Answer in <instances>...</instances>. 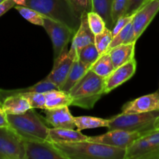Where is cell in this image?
<instances>
[{
  "label": "cell",
  "instance_id": "6da1fadb",
  "mask_svg": "<svg viewBox=\"0 0 159 159\" xmlns=\"http://www.w3.org/2000/svg\"><path fill=\"white\" fill-rule=\"evenodd\" d=\"M68 159H125L127 149L86 141L54 143Z\"/></svg>",
  "mask_w": 159,
  "mask_h": 159
},
{
  "label": "cell",
  "instance_id": "7a4b0ae2",
  "mask_svg": "<svg viewBox=\"0 0 159 159\" xmlns=\"http://www.w3.org/2000/svg\"><path fill=\"white\" fill-rule=\"evenodd\" d=\"M105 78L89 70L85 75L71 89L68 94L71 97V106L91 110L104 94Z\"/></svg>",
  "mask_w": 159,
  "mask_h": 159
},
{
  "label": "cell",
  "instance_id": "3957f363",
  "mask_svg": "<svg viewBox=\"0 0 159 159\" xmlns=\"http://www.w3.org/2000/svg\"><path fill=\"white\" fill-rule=\"evenodd\" d=\"M9 127L25 141H49V128L31 108L21 114H6Z\"/></svg>",
  "mask_w": 159,
  "mask_h": 159
},
{
  "label": "cell",
  "instance_id": "277c9868",
  "mask_svg": "<svg viewBox=\"0 0 159 159\" xmlns=\"http://www.w3.org/2000/svg\"><path fill=\"white\" fill-rule=\"evenodd\" d=\"M26 6L35 9L43 16L66 25L75 33L80 26L81 17L66 0H26Z\"/></svg>",
  "mask_w": 159,
  "mask_h": 159
},
{
  "label": "cell",
  "instance_id": "5b68a950",
  "mask_svg": "<svg viewBox=\"0 0 159 159\" xmlns=\"http://www.w3.org/2000/svg\"><path fill=\"white\" fill-rule=\"evenodd\" d=\"M159 116V110L139 113H121L110 119L108 130H124L144 134L155 128V123Z\"/></svg>",
  "mask_w": 159,
  "mask_h": 159
},
{
  "label": "cell",
  "instance_id": "8992f818",
  "mask_svg": "<svg viewBox=\"0 0 159 159\" xmlns=\"http://www.w3.org/2000/svg\"><path fill=\"white\" fill-rule=\"evenodd\" d=\"M24 158V140L10 127H0V159Z\"/></svg>",
  "mask_w": 159,
  "mask_h": 159
},
{
  "label": "cell",
  "instance_id": "52a82bcc",
  "mask_svg": "<svg viewBox=\"0 0 159 159\" xmlns=\"http://www.w3.org/2000/svg\"><path fill=\"white\" fill-rule=\"evenodd\" d=\"M43 28L51 37L54 49V57L57 58L64 49L72 40L75 33L66 25L43 16Z\"/></svg>",
  "mask_w": 159,
  "mask_h": 159
},
{
  "label": "cell",
  "instance_id": "ba28073f",
  "mask_svg": "<svg viewBox=\"0 0 159 159\" xmlns=\"http://www.w3.org/2000/svg\"><path fill=\"white\" fill-rule=\"evenodd\" d=\"M76 57H78L77 51L71 48L68 49V47H66L60 55L54 59V67L45 79L51 81L60 89L66 80Z\"/></svg>",
  "mask_w": 159,
  "mask_h": 159
},
{
  "label": "cell",
  "instance_id": "9c48e42d",
  "mask_svg": "<svg viewBox=\"0 0 159 159\" xmlns=\"http://www.w3.org/2000/svg\"><path fill=\"white\" fill-rule=\"evenodd\" d=\"M24 159H68L50 141H25Z\"/></svg>",
  "mask_w": 159,
  "mask_h": 159
},
{
  "label": "cell",
  "instance_id": "30bf717a",
  "mask_svg": "<svg viewBox=\"0 0 159 159\" xmlns=\"http://www.w3.org/2000/svg\"><path fill=\"white\" fill-rule=\"evenodd\" d=\"M139 132H130L124 130H111L99 136L89 137L88 140L101 144H107L119 148L127 149L134 141L142 135Z\"/></svg>",
  "mask_w": 159,
  "mask_h": 159
},
{
  "label": "cell",
  "instance_id": "8fae6325",
  "mask_svg": "<svg viewBox=\"0 0 159 159\" xmlns=\"http://www.w3.org/2000/svg\"><path fill=\"white\" fill-rule=\"evenodd\" d=\"M159 11V0H149L134 14L132 23L135 40L142 35Z\"/></svg>",
  "mask_w": 159,
  "mask_h": 159
},
{
  "label": "cell",
  "instance_id": "7c38bea8",
  "mask_svg": "<svg viewBox=\"0 0 159 159\" xmlns=\"http://www.w3.org/2000/svg\"><path fill=\"white\" fill-rule=\"evenodd\" d=\"M137 61L133 58L127 63L115 68L110 75L105 78L104 82V94L110 93L128 81L136 72Z\"/></svg>",
  "mask_w": 159,
  "mask_h": 159
},
{
  "label": "cell",
  "instance_id": "4fadbf2b",
  "mask_svg": "<svg viewBox=\"0 0 159 159\" xmlns=\"http://www.w3.org/2000/svg\"><path fill=\"white\" fill-rule=\"evenodd\" d=\"M159 110V91L145 95L127 102L122 107V113H139Z\"/></svg>",
  "mask_w": 159,
  "mask_h": 159
},
{
  "label": "cell",
  "instance_id": "5bb4252c",
  "mask_svg": "<svg viewBox=\"0 0 159 159\" xmlns=\"http://www.w3.org/2000/svg\"><path fill=\"white\" fill-rule=\"evenodd\" d=\"M45 120L55 128L75 129L74 116L71 114L68 107L45 109Z\"/></svg>",
  "mask_w": 159,
  "mask_h": 159
},
{
  "label": "cell",
  "instance_id": "9a60e30c",
  "mask_svg": "<svg viewBox=\"0 0 159 159\" xmlns=\"http://www.w3.org/2000/svg\"><path fill=\"white\" fill-rule=\"evenodd\" d=\"M125 159H158V155L150 141L142 134L127 148Z\"/></svg>",
  "mask_w": 159,
  "mask_h": 159
},
{
  "label": "cell",
  "instance_id": "2e32d148",
  "mask_svg": "<svg viewBox=\"0 0 159 159\" xmlns=\"http://www.w3.org/2000/svg\"><path fill=\"white\" fill-rule=\"evenodd\" d=\"M95 34L90 29L88 21V12H84L81 16V23L72 39L71 48L79 50L86 45L95 43Z\"/></svg>",
  "mask_w": 159,
  "mask_h": 159
},
{
  "label": "cell",
  "instance_id": "e0dca14e",
  "mask_svg": "<svg viewBox=\"0 0 159 159\" xmlns=\"http://www.w3.org/2000/svg\"><path fill=\"white\" fill-rule=\"evenodd\" d=\"M88 136L80 130L67 128H49V141L52 143H71L86 141Z\"/></svg>",
  "mask_w": 159,
  "mask_h": 159
},
{
  "label": "cell",
  "instance_id": "ac0fdd59",
  "mask_svg": "<svg viewBox=\"0 0 159 159\" xmlns=\"http://www.w3.org/2000/svg\"><path fill=\"white\" fill-rule=\"evenodd\" d=\"M0 107L6 114H21L32 108L29 101L21 94L6 97L0 102Z\"/></svg>",
  "mask_w": 159,
  "mask_h": 159
},
{
  "label": "cell",
  "instance_id": "d6986e66",
  "mask_svg": "<svg viewBox=\"0 0 159 159\" xmlns=\"http://www.w3.org/2000/svg\"><path fill=\"white\" fill-rule=\"evenodd\" d=\"M54 89H60L55 84L51 82V81L44 79L43 80L40 81L35 85L32 86L27 87V88L23 89H17L12 90H4L0 89V102L6 99V97L13 95L22 94V93H46L48 92L51 91Z\"/></svg>",
  "mask_w": 159,
  "mask_h": 159
},
{
  "label": "cell",
  "instance_id": "ffe728a7",
  "mask_svg": "<svg viewBox=\"0 0 159 159\" xmlns=\"http://www.w3.org/2000/svg\"><path fill=\"white\" fill-rule=\"evenodd\" d=\"M135 44L136 42L123 43L109 51L111 60L115 68L127 63L134 58Z\"/></svg>",
  "mask_w": 159,
  "mask_h": 159
},
{
  "label": "cell",
  "instance_id": "44dd1931",
  "mask_svg": "<svg viewBox=\"0 0 159 159\" xmlns=\"http://www.w3.org/2000/svg\"><path fill=\"white\" fill-rule=\"evenodd\" d=\"M90 69L89 66L82 63L79 59V57L75 59L71 70L68 75L66 80L64 82L60 89L66 93H69L71 89L78 83L79 80L85 75V73Z\"/></svg>",
  "mask_w": 159,
  "mask_h": 159
},
{
  "label": "cell",
  "instance_id": "7402d4cb",
  "mask_svg": "<svg viewBox=\"0 0 159 159\" xmlns=\"http://www.w3.org/2000/svg\"><path fill=\"white\" fill-rule=\"evenodd\" d=\"M46 96V109L59 108L62 107L71 106L72 99L68 93L61 89H54L45 93Z\"/></svg>",
  "mask_w": 159,
  "mask_h": 159
},
{
  "label": "cell",
  "instance_id": "603a6c76",
  "mask_svg": "<svg viewBox=\"0 0 159 159\" xmlns=\"http://www.w3.org/2000/svg\"><path fill=\"white\" fill-rule=\"evenodd\" d=\"M92 11L99 14L105 21L107 27L112 30L114 26L111 16L113 0H92Z\"/></svg>",
  "mask_w": 159,
  "mask_h": 159
},
{
  "label": "cell",
  "instance_id": "cb8c5ba5",
  "mask_svg": "<svg viewBox=\"0 0 159 159\" xmlns=\"http://www.w3.org/2000/svg\"><path fill=\"white\" fill-rule=\"evenodd\" d=\"M75 124L79 130H87V129H94L99 127H108L110 120L102 119L99 117L89 116H74Z\"/></svg>",
  "mask_w": 159,
  "mask_h": 159
},
{
  "label": "cell",
  "instance_id": "d4e9b609",
  "mask_svg": "<svg viewBox=\"0 0 159 159\" xmlns=\"http://www.w3.org/2000/svg\"><path fill=\"white\" fill-rule=\"evenodd\" d=\"M114 69L115 68L109 53L102 54L90 68V70L103 78H107L110 75Z\"/></svg>",
  "mask_w": 159,
  "mask_h": 159
},
{
  "label": "cell",
  "instance_id": "484cf974",
  "mask_svg": "<svg viewBox=\"0 0 159 159\" xmlns=\"http://www.w3.org/2000/svg\"><path fill=\"white\" fill-rule=\"evenodd\" d=\"M136 41L137 40H135L134 31L133 29V23H132L131 21L119 34L113 37L107 53H108L113 48H116V47L119 46L120 44H123V43H133V42Z\"/></svg>",
  "mask_w": 159,
  "mask_h": 159
},
{
  "label": "cell",
  "instance_id": "4316f807",
  "mask_svg": "<svg viewBox=\"0 0 159 159\" xmlns=\"http://www.w3.org/2000/svg\"><path fill=\"white\" fill-rule=\"evenodd\" d=\"M77 53L79 60L89 68H91L92 65L100 57L95 43H91L80 48L78 50Z\"/></svg>",
  "mask_w": 159,
  "mask_h": 159
},
{
  "label": "cell",
  "instance_id": "83f0119b",
  "mask_svg": "<svg viewBox=\"0 0 159 159\" xmlns=\"http://www.w3.org/2000/svg\"><path fill=\"white\" fill-rule=\"evenodd\" d=\"M15 9L19 12V13L27 21L37 26H42L43 24V16L35 9L30 7L24 6H15Z\"/></svg>",
  "mask_w": 159,
  "mask_h": 159
},
{
  "label": "cell",
  "instance_id": "f1b7e54d",
  "mask_svg": "<svg viewBox=\"0 0 159 159\" xmlns=\"http://www.w3.org/2000/svg\"><path fill=\"white\" fill-rule=\"evenodd\" d=\"M113 38L112 30L107 27H106L102 33L95 36V45L99 51V55L101 56L107 53Z\"/></svg>",
  "mask_w": 159,
  "mask_h": 159
},
{
  "label": "cell",
  "instance_id": "f546056e",
  "mask_svg": "<svg viewBox=\"0 0 159 159\" xmlns=\"http://www.w3.org/2000/svg\"><path fill=\"white\" fill-rule=\"evenodd\" d=\"M88 21L90 29L95 35L102 33L107 27L102 17L93 11L88 12Z\"/></svg>",
  "mask_w": 159,
  "mask_h": 159
},
{
  "label": "cell",
  "instance_id": "4dcf8cb0",
  "mask_svg": "<svg viewBox=\"0 0 159 159\" xmlns=\"http://www.w3.org/2000/svg\"><path fill=\"white\" fill-rule=\"evenodd\" d=\"M34 109H46V96L45 93H22Z\"/></svg>",
  "mask_w": 159,
  "mask_h": 159
},
{
  "label": "cell",
  "instance_id": "1f68e13d",
  "mask_svg": "<svg viewBox=\"0 0 159 159\" xmlns=\"http://www.w3.org/2000/svg\"><path fill=\"white\" fill-rule=\"evenodd\" d=\"M76 14L81 17L84 12H89L93 9L92 0H66Z\"/></svg>",
  "mask_w": 159,
  "mask_h": 159
},
{
  "label": "cell",
  "instance_id": "d6a6232c",
  "mask_svg": "<svg viewBox=\"0 0 159 159\" xmlns=\"http://www.w3.org/2000/svg\"><path fill=\"white\" fill-rule=\"evenodd\" d=\"M127 6L128 0H113L111 16L114 25L120 17L124 16L127 11Z\"/></svg>",
  "mask_w": 159,
  "mask_h": 159
},
{
  "label": "cell",
  "instance_id": "836d02e7",
  "mask_svg": "<svg viewBox=\"0 0 159 159\" xmlns=\"http://www.w3.org/2000/svg\"><path fill=\"white\" fill-rule=\"evenodd\" d=\"M134 16V15L124 16L120 17V18L116 21V23H115L114 26H113V30H112V33H113V37L116 36V34H119V33L120 32L128 23H130V22L133 20Z\"/></svg>",
  "mask_w": 159,
  "mask_h": 159
},
{
  "label": "cell",
  "instance_id": "e575fe53",
  "mask_svg": "<svg viewBox=\"0 0 159 159\" xmlns=\"http://www.w3.org/2000/svg\"><path fill=\"white\" fill-rule=\"evenodd\" d=\"M149 0H128V6L124 16L134 15Z\"/></svg>",
  "mask_w": 159,
  "mask_h": 159
},
{
  "label": "cell",
  "instance_id": "d590c367",
  "mask_svg": "<svg viewBox=\"0 0 159 159\" xmlns=\"http://www.w3.org/2000/svg\"><path fill=\"white\" fill-rule=\"evenodd\" d=\"M143 135L146 137V138L150 141L151 144L155 148L158 155L159 159V129L154 128L143 134Z\"/></svg>",
  "mask_w": 159,
  "mask_h": 159
},
{
  "label": "cell",
  "instance_id": "8d00e7d4",
  "mask_svg": "<svg viewBox=\"0 0 159 159\" xmlns=\"http://www.w3.org/2000/svg\"><path fill=\"white\" fill-rule=\"evenodd\" d=\"M15 6L16 3L14 2L13 0H5L0 4V16L4 15L12 7H15Z\"/></svg>",
  "mask_w": 159,
  "mask_h": 159
},
{
  "label": "cell",
  "instance_id": "74e56055",
  "mask_svg": "<svg viewBox=\"0 0 159 159\" xmlns=\"http://www.w3.org/2000/svg\"><path fill=\"white\" fill-rule=\"evenodd\" d=\"M9 127V124L6 117V114L2 110V108H0V127Z\"/></svg>",
  "mask_w": 159,
  "mask_h": 159
},
{
  "label": "cell",
  "instance_id": "f35d334b",
  "mask_svg": "<svg viewBox=\"0 0 159 159\" xmlns=\"http://www.w3.org/2000/svg\"><path fill=\"white\" fill-rule=\"evenodd\" d=\"M16 6H26V0H13Z\"/></svg>",
  "mask_w": 159,
  "mask_h": 159
},
{
  "label": "cell",
  "instance_id": "ab89813d",
  "mask_svg": "<svg viewBox=\"0 0 159 159\" xmlns=\"http://www.w3.org/2000/svg\"><path fill=\"white\" fill-rule=\"evenodd\" d=\"M155 129H159V116L156 119L155 123Z\"/></svg>",
  "mask_w": 159,
  "mask_h": 159
},
{
  "label": "cell",
  "instance_id": "60d3db41",
  "mask_svg": "<svg viewBox=\"0 0 159 159\" xmlns=\"http://www.w3.org/2000/svg\"><path fill=\"white\" fill-rule=\"evenodd\" d=\"M4 1H5V0H0V4H1L2 2H3Z\"/></svg>",
  "mask_w": 159,
  "mask_h": 159
},
{
  "label": "cell",
  "instance_id": "b9f144b4",
  "mask_svg": "<svg viewBox=\"0 0 159 159\" xmlns=\"http://www.w3.org/2000/svg\"><path fill=\"white\" fill-rule=\"evenodd\" d=\"M0 108H1V107H0Z\"/></svg>",
  "mask_w": 159,
  "mask_h": 159
}]
</instances>
